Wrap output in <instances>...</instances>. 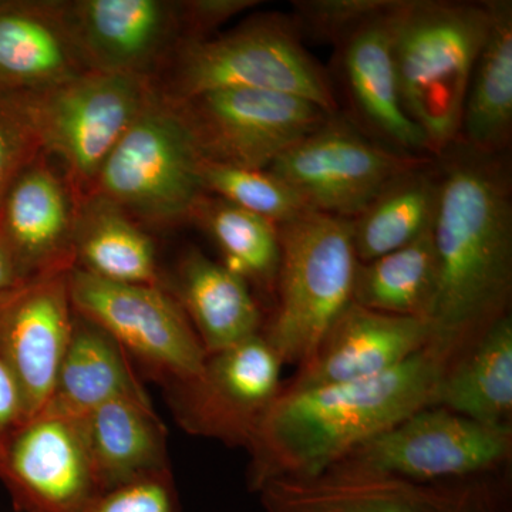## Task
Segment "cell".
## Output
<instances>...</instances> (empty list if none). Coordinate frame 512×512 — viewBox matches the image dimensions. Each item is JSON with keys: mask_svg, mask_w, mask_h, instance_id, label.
Returning a JSON list of instances; mask_svg holds the SVG:
<instances>
[{"mask_svg": "<svg viewBox=\"0 0 512 512\" xmlns=\"http://www.w3.org/2000/svg\"><path fill=\"white\" fill-rule=\"evenodd\" d=\"M390 10L335 47L339 83L349 106L348 113H340L383 146L433 157L426 137L407 117L400 99L389 30Z\"/></svg>", "mask_w": 512, "mask_h": 512, "instance_id": "e0dca14e", "label": "cell"}, {"mask_svg": "<svg viewBox=\"0 0 512 512\" xmlns=\"http://www.w3.org/2000/svg\"><path fill=\"white\" fill-rule=\"evenodd\" d=\"M0 481L18 512H80L100 494L84 417L45 407L0 441Z\"/></svg>", "mask_w": 512, "mask_h": 512, "instance_id": "4fadbf2b", "label": "cell"}, {"mask_svg": "<svg viewBox=\"0 0 512 512\" xmlns=\"http://www.w3.org/2000/svg\"><path fill=\"white\" fill-rule=\"evenodd\" d=\"M396 0H293L291 16L302 39L338 47L357 29L393 8Z\"/></svg>", "mask_w": 512, "mask_h": 512, "instance_id": "4dcf8cb0", "label": "cell"}, {"mask_svg": "<svg viewBox=\"0 0 512 512\" xmlns=\"http://www.w3.org/2000/svg\"><path fill=\"white\" fill-rule=\"evenodd\" d=\"M72 271L28 279L0 296V359L18 383L25 419L49 403L72 335Z\"/></svg>", "mask_w": 512, "mask_h": 512, "instance_id": "5bb4252c", "label": "cell"}, {"mask_svg": "<svg viewBox=\"0 0 512 512\" xmlns=\"http://www.w3.org/2000/svg\"><path fill=\"white\" fill-rule=\"evenodd\" d=\"M278 232L275 311L261 333L284 365L301 369L353 302L359 261L350 220L306 211Z\"/></svg>", "mask_w": 512, "mask_h": 512, "instance_id": "5b68a950", "label": "cell"}, {"mask_svg": "<svg viewBox=\"0 0 512 512\" xmlns=\"http://www.w3.org/2000/svg\"><path fill=\"white\" fill-rule=\"evenodd\" d=\"M80 512H181L171 468L101 491Z\"/></svg>", "mask_w": 512, "mask_h": 512, "instance_id": "1f68e13d", "label": "cell"}, {"mask_svg": "<svg viewBox=\"0 0 512 512\" xmlns=\"http://www.w3.org/2000/svg\"><path fill=\"white\" fill-rule=\"evenodd\" d=\"M80 195L55 158L39 154L0 201V242L22 281L74 269Z\"/></svg>", "mask_w": 512, "mask_h": 512, "instance_id": "9a60e30c", "label": "cell"}, {"mask_svg": "<svg viewBox=\"0 0 512 512\" xmlns=\"http://www.w3.org/2000/svg\"><path fill=\"white\" fill-rule=\"evenodd\" d=\"M439 284L433 229L369 262H359L353 302L372 311L430 322Z\"/></svg>", "mask_w": 512, "mask_h": 512, "instance_id": "83f0119b", "label": "cell"}, {"mask_svg": "<svg viewBox=\"0 0 512 512\" xmlns=\"http://www.w3.org/2000/svg\"><path fill=\"white\" fill-rule=\"evenodd\" d=\"M22 278H20L18 269L13 264L12 258H10L9 252L3 247L0 242V296L5 295L13 288L22 284Z\"/></svg>", "mask_w": 512, "mask_h": 512, "instance_id": "8d00e7d4", "label": "cell"}, {"mask_svg": "<svg viewBox=\"0 0 512 512\" xmlns=\"http://www.w3.org/2000/svg\"><path fill=\"white\" fill-rule=\"evenodd\" d=\"M488 23L487 0H397L390 10L400 99L433 157L460 134L468 83Z\"/></svg>", "mask_w": 512, "mask_h": 512, "instance_id": "3957f363", "label": "cell"}, {"mask_svg": "<svg viewBox=\"0 0 512 512\" xmlns=\"http://www.w3.org/2000/svg\"><path fill=\"white\" fill-rule=\"evenodd\" d=\"M158 99L178 103L227 89L292 94L340 113L328 70L306 49L291 16L258 13L227 32L181 43L151 83Z\"/></svg>", "mask_w": 512, "mask_h": 512, "instance_id": "277c9868", "label": "cell"}, {"mask_svg": "<svg viewBox=\"0 0 512 512\" xmlns=\"http://www.w3.org/2000/svg\"><path fill=\"white\" fill-rule=\"evenodd\" d=\"M40 151L42 147L26 120L8 101L0 99V201Z\"/></svg>", "mask_w": 512, "mask_h": 512, "instance_id": "d6a6232c", "label": "cell"}, {"mask_svg": "<svg viewBox=\"0 0 512 512\" xmlns=\"http://www.w3.org/2000/svg\"><path fill=\"white\" fill-rule=\"evenodd\" d=\"M429 158L383 146L338 113L276 158L268 170L309 210L353 220L394 177Z\"/></svg>", "mask_w": 512, "mask_h": 512, "instance_id": "9c48e42d", "label": "cell"}, {"mask_svg": "<svg viewBox=\"0 0 512 512\" xmlns=\"http://www.w3.org/2000/svg\"><path fill=\"white\" fill-rule=\"evenodd\" d=\"M446 369L447 363L426 348L372 379L284 387L249 441V490L258 493L278 478L319 476L366 441L436 406Z\"/></svg>", "mask_w": 512, "mask_h": 512, "instance_id": "7a4b0ae2", "label": "cell"}, {"mask_svg": "<svg viewBox=\"0 0 512 512\" xmlns=\"http://www.w3.org/2000/svg\"><path fill=\"white\" fill-rule=\"evenodd\" d=\"M200 177L205 194L231 202L271 221L276 227L309 210L281 178L266 170L212 163L202 158Z\"/></svg>", "mask_w": 512, "mask_h": 512, "instance_id": "f546056e", "label": "cell"}, {"mask_svg": "<svg viewBox=\"0 0 512 512\" xmlns=\"http://www.w3.org/2000/svg\"><path fill=\"white\" fill-rule=\"evenodd\" d=\"M429 320L372 311L352 302L315 355L285 389H309L372 379L402 366L429 346Z\"/></svg>", "mask_w": 512, "mask_h": 512, "instance_id": "ac0fdd59", "label": "cell"}, {"mask_svg": "<svg viewBox=\"0 0 512 512\" xmlns=\"http://www.w3.org/2000/svg\"><path fill=\"white\" fill-rule=\"evenodd\" d=\"M69 286L74 311L106 330L165 386L200 375L207 352L165 286L117 284L76 268Z\"/></svg>", "mask_w": 512, "mask_h": 512, "instance_id": "30bf717a", "label": "cell"}, {"mask_svg": "<svg viewBox=\"0 0 512 512\" xmlns=\"http://www.w3.org/2000/svg\"><path fill=\"white\" fill-rule=\"evenodd\" d=\"M87 447L100 491L171 468L167 430L150 397H121L84 416Z\"/></svg>", "mask_w": 512, "mask_h": 512, "instance_id": "7402d4cb", "label": "cell"}, {"mask_svg": "<svg viewBox=\"0 0 512 512\" xmlns=\"http://www.w3.org/2000/svg\"><path fill=\"white\" fill-rule=\"evenodd\" d=\"M93 72L153 83L185 42L180 0H67Z\"/></svg>", "mask_w": 512, "mask_h": 512, "instance_id": "2e32d148", "label": "cell"}, {"mask_svg": "<svg viewBox=\"0 0 512 512\" xmlns=\"http://www.w3.org/2000/svg\"><path fill=\"white\" fill-rule=\"evenodd\" d=\"M284 366L262 333L211 353L200 375L167 386L178 426L191 436L247 448L284 389Z\"/></svg>", "mask_w": 512, "mask_h": 512, "instance_id": "7c38bea8", "label": "cell"}, {"mask_svg": "<svg viewBox=\"0 0 512 512\" xmlns=\"http://www.w3.org/2000/svg\"><path fill=\"white\" fill-rule=\"evenodd\" d=\"M511 454L512 429L434 406L366 441L332 468L443 485L497 474Z\"/></svg>", "mask_w": 512, "mask_h": 512, "instance_id": "ba28073f", "label": "cell"}, {"mask_svg": "<svg viewBox=\"0 0 512 512\" xmlns=\"http://www.w3.org/2000/svg\"><path fill=\"white\" fill-rule=\"evenodd\" d=\"M436 160L439 284L427 348L448 366L511 313L512 173L510 151L480 153L458 140Z\"/></svg>", "mask_w": 512, "mask_h": 512, "instance_id": "6da1fadb", "label": "cell"}, {"mask_svg": "<svg viewBox=\"0 0 512 512\" xmlns=\"http://www.w3.org/2000/svg\"><path fill=\"white\" fill-rule=\"evenodd\" d=\"M490 23L468 83L458 141L508 153L512 140V2L487 0Z\"/></svg>", "mask_w": 512, "mask_h": 512, "instance_id": "d4e9b609", "label": "cell"}, {"mask_svg": "<svg viewBox=\"0 0 512 512\" xmlns=\"http://www.w3.org/2000/svg\"><path fill=\"white\" fill-rule=\"evenodd\" d=\"M202 157L180 114L154 94L101 167L92 191L123 208L144 228L190 222L205 194Z\"/></svg>", "mask_w": 512, "mask_h": 512, "instance_id": "52a82bcc", "label": "cell"}, {"mask_svg": "<svg viewBox=\"0 0 512 512\" xmlns=\"http://www.w3.org/2000/svg\"><path fill=\"white\" fill-rule=\"evenodd\" d=\"M436 406L484 426L512 429L511 313L447 366Z\"/></svg>", "mask_w": 512, "mask_h": 512, "instance_id": "484cf974", "label": "cell"}, {"mask_svg": "<svg viewBox=\"0 0 512 512\" xmlns=\"http://www.w3.org/2000/svg\"><path fill=\"white\" fill-rule=\"evenodd\" d=\"M73 256L74 268L104 281L165 286L150 231L96 192L80 198Z\"/></svg>", "mask_w": 512, "mask_h": 512, "instance_id": "603a6c76", "label": "cell"}, {"mask_svg": "<svg viewBox=\"0 0 512 512\" xmlns=\"http://www.w3.org/2000/svg\"><path fill=\"white\" fill-rule=\"evenodd\" d=\"M204 160L266 170L333 114L292 94L214 90L170 103Z\"/></svg>", "mask_w": 512, "mask_h": 512, "instance_id": "8fae6325", "label": "cell"}, {"mask_svg": "<svg viewBox=\"0 0 512 512\" xmlns=\"http://www.w3.org/2000/svg\"><path fill=\"white\" fill-rule=\"evenodd\" d=\"M121 397H148L130 356L106 330L74 311L72 335L45 407L84 417Z\"/></svg>", "mask_w": 512, "mask_h": 512, "instance_id": "cb8c5ba5", "label": "cell"}, {"mask_svg": "<svg viewBox=\"0 0 512 512\" xmlns=\"http://www.w3.org/2000/svg\"><path fill=\"white\" fill-rule=\"evenodd\" d=\"M89 72L67 0H0V96L39 92Z\"/></svg>", "mask_w": 512, "mask_h": 512, "instance_id": "d6986e66", "label": "cell"}, {"mask_svg": "<svg viewBox=\"0 0 512 512\" xmlns=\"http://www.w3.org/2000/svg\"><path fill=\"white\" fill-rule=\"evenodd\" d=\"M164 285L180 303L207 355L238 345L264 328L251 285L200 249H187Z\"/></svg>", "mask_w": 512, "mask_h": 512, "instance_id": "44dd1931", "label": "cell"}, {"mask_svg": "<svg viewBox=\"0 0 512 512\" xmlns=\"http://www.w3.org/2000/svg\"><path fill=\"white\" fill-rule=\"evenodd\" d=\"M25 420L22 394L9 367L0 359V441Z\"/></svg>", "mask_w": 512, "mask_h": 512, "instance_id": "d590c367", "label": "cell"}, {"mask_svg": "<svg viewBox=\"0 0 512 512\" xmlns=\"http://www.w3.org/2000/svg\"><path fill=\"white\" fill-rule=\"evenodd\" d=\"M440 195L436 157L394 177L350 220L357 261L369 262L433 229Z\"/></svg>", "mask_w": 512, "mask_h": 512, "instance_id": "4316f807", "label": "cell"}, {"mask_svg": "<svg viewBox=\"0 0 512 512\" xmlns=\"http://www.w3.org/2000/svg\"><path fill=\"white\" fill-rule=\"evenodd\" d=\"M436 512H507L505 495L490 477L456 483Z\"/></svg>", "mask_w": 512, "mask_h": 512, "instance_id": "e575fe53", "label": "cell"}, {"mask_svg": "<svg viewBox=\"0 0 512 512\" xmlns=\"http://www.w3.org/2000/svg\"><path fill=\"white\" fill-rule=\"evenodd\" d=\"M261 3L258 0H180L185 42L217 35L229 20Z\"/></svg>", "mask_w": 512, "mask_h": 512, "instance_id": "836d02e7", "label": "cell"}, {"mask_svg": "<svg viewBox=\"0 0 512 512\" xmlns=\"http://www.w3.org/2000/svg\"><path fill=\"white\" fill-rule=\"evenodd\" d=\"M153 97L147 80L89 72L39 92L0 99L19 111L82 198Z\"/></svg>", "mask_w": 512, "mask_h": 512, "instance_id": "8992f818", "label": "cell"}, {"mask_svg": "<svg viewBox=\"0 0 512 512\" xmlns=\"http://www.w3.org/2000/svg\"><path fill=\"white\" fill-rule=\"evenodd\" d=\"M190 222L214 241L229 271L258 286L275 298L276 278L281 262L278 227L221 200L204 194L192 211Z\"/></svg>", "mask_w": 512, "mask_h": 512, "instance_id": "f1b7e54d", "label": "cell"}, {"mask_svg": "<svg viewBox=\"0 0 512 512\" xmlns=\"http://www.w3.org/2000/svg\"><path fill=\"white\" fill-rule=\"evenodd\" d=\"M451 487L330 468L315 477L268 481L258 494L264 512H436Z\"/></svg>", "mask_w": 512, "mask_h": 512, "instance_id": "ffe728a7", "label": "cell"}]
</instances>
